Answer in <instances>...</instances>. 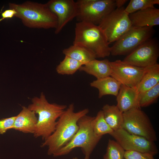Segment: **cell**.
<instances>
[{"mask_svg":"<svg viewBox=\"0 0 159 159\" xmlns=\"http://www.w3.org/2000/svg\"><path fill=\"white\" fill-rule=\"evenodd\" d=\"M89 112V109L85 108L75 112L73 104L69 106L57 120L54 132L41 145L48 147V155H53L72 139L79 129L78 121Z\"/></svg>","mask_w":159,"mask_h":159,"instance_id":"cell-1","label":"cell"},{"mask_svg":"<svg viewBox=\"0 0 159 159\" xmlns=\"http://www.w3.org/2000/svg\"><path fill=\"white\" fill-rule=\"evenodd\" d=\"M38 115L37 121L34 136L41 137L44 140L50 136L55 130L58 119L67 106L65 105L49 103L43 92L39 97H35L32 103L27 107Z\"/></svg>","mask_w":159,"mask_h":159,"instance_id":"cell-2","label":"cell"},{"mask_svg":"<svg viewBox=\"0 0 159 159\" xmlns=\"http://www.w3.org/2000/svg\"><path fill=\"white\" fill-rule=\"evenodd\" d=\"M9 6L10 9L15 10L14 16L20 19L25 26L46 29H55L57 27V17L46 3L27 1L21 4L10 3Z\"/></svg>","mask_w":159,"mask_h":159,"instance_id":"cell-3","label":"cell"},{"mask_svg":"<svg viewBox=\"0 0 159 159\" xmlns=\"http://www.w3.org/2000/svg\"><path fill=\"white\" fill-rule=\"evenodd\" d=\"M73 44L88 49L96 58H104L110 54V47L103 32L98 25L78 22L75 27Z\"/></svg>","mask_w":159,"mask_h":159,"instance_id":"cell-4","label":"cell"},{"mask_svg":"<svg viewBox=\"0 0 159 159\" xmlns=\"http://www.w3.org/2000/svg\"><path fill=\"white\" fill-rule=\"evenodd\" d=\"M94 117L87 115L78 120V130L72 139L53 155L56 157L66 155L73 149L80 147L84 154V159H89L90 155L101 139L96 135L91 126Z\"/></svg>","mask_w":159,"mask_h":159,"instance_id":"cell-5","label":"cell"},{"mask_svg":"<svg viewBox=\"0 0 159 159\" xmlns=\"http://www.w3.org/2000/svg\"><path fill=\"white\" fill-rule=\"evenodd\" d=\"M123 114L122 128L151 141L157 140L156 133L149 118L140 108H133Z\"/></svg>","mask_w":159,"mask_h":159,"instance_id":"cell-6","label":"cell"},{"mask_svg":"<svg viewBox=\"0 0 159 159\" xmlns=\"http://www.w3.org/2000/svg\"><path fill=\"white\" fill-rule=\"evenodd\" d=\"M76 2L78 22L96 25L116 8L114 0H78Z\"/></svg>","mask_w":159,"mask_h":159,"instance_id":"cell-7","label":"cell"},{"mask_svg":"<svg viewBox=\"0 0 159 159\" xmlns=\"http://www.w3.org/2000/svg\"><path fill=\"white\" fill-rule=\"evenodd\" d=\"M155 32L153 27L132 26L110 47V54L116 56L129 54L141 44L152 38Z\"/></svg>","mask_w":159,"mask_h":159,"instance_id":"cell-8","label":"cell"},{"mask_svg":"<svg viewBox=\"0 0 159 159\" xmlns=\"http://www.w3.org/2000/svg\"><path fill=\"white\" fill-rule=\"evenodd\" d=\"M98 25L109 44L118 40L132 26L129 14L123 7L115 9L105 17Z\"/></svg>","mask_w":159,"mask_h":159,"instance_id":"cell-9","label":"cell"},{"mask_svg":"<svg viewBox=\"0 0 159 159\" xmlns=\"http://www.w3.org/2000/svg\"><path fill=\"white\" fill-rule=\"evenodd\" d=\"M159 56L158 41L152 37L138 46L122 61L133 66L145 68L157 64Z\"/></svg>","mask_w":159,"mask_h":159,"instance_id":"cell-10","label":"cell"},{"mask_svg":"<svg viewBox=\"0 0 159 159\" xmlns=\"http://www.w3.org/2000/svg\"><path fill=\"white\" fill-rule=\"evenodd\" d=\"M125 151H135L151 154L154 156L158 153L154 142L130 133L122 128L114 131L110 135Z\"/></svg>","mask_w":159,"mask_h":159,"instance_id":"cell-11","label":"cell"},{"mask_svg":"<svg viewBox=\"0 0 159 159\" xmlns=\"http://www.w3.org/2000/svg\"><path fill=\"white\" fill-rule=\"evenodd\" d=\"M111 67L110 76L121 85L136 87L147 67H138L118 59L110 62Z\"/></svg>","mask_w":159,"mask_h":159,"instance_id":"cell-12","label":"cell"},{"mask_svg":"<svg viewBox=\"0 0 159 159\" xmlns=\"http://www.w3.org/2000/svg\"><path fill=\"white\" fill-rule=\"evenodd\" d=\"M46 4L57 19L56 34L59 33L68 22L77 16V6L73 0H51Z\"/></svg>","mask_w":159,"mask_h":159,"instance_id":"cell-13","label":"cell"},{"mask_svg":"<svg viewBox=\"0 0 159 159\" xmlns=\"http://www.w3.org/2000/svg\"><path fill=\"white\" fill-rule=\"evenodd\" d=\"M132 26L145 27L159 25V9L150 7L129 14Z\"/></svg>","mask_w":159,"mask_h":159,"instance_id":"cell-14","label":"cell"},{"mask_svg":"<svg viewBox=\"0 0 159 159\" xmlns=\"http://www.w3.org/2000/svg\"><path fill=\"white\" fill-rule=\"evenodd\" d=\"M139 96L136 87L121 85L116 96V105L122 113L133 108H140Z\"/></svg>","mask_w":159,"mask_h":159,"instance_id":"cell-15","label":"cell"},{"mask_svg":"<svg viewBox=\"0 0 159 159\" xmlns=\"http://www.w3.org/2000/svg\"><path fill=\"white\" fill-rule=\"evenodd\" d=\"M16 116L11 129L24 133L34 134L37 121V118L34 112L28 107L23 106L21 111Z\"/></svg>","mask_w":159,"mask_h":159,"instance_id":"cell-16","label":"cell"},{"mask_svg":"<svg viewBox=\"0 0 159 159\" xmlns=\"http://www.w3.org/2000/svg\"><path fill=\"white\" fill-rule=\"evenodd\" d=\"M109 60H92L80 68L79 70L92 75L97 79L110 76L111 67Z\"/></svg>","mask_w":159,"mask_h":159,"instance_id":"cell-17","label":"cell"},{"mask_svg":"<svg viewBox=\"0 0 159 159\" xmlns=\"http://www.w3.org/2000/svg\"><path fill=\"white\" fill-rule=\"evenodd\" d=\"M91 87L98 90V98L111 95L116 96L121 84L112 77L109 76L102 78L97 79L90 83Z\"/></svg>","mask_w":159,"mask_h":159,"instance_id":"cell-18","label":"cell"},{"mask_svg":"<svg viewBox=\"0 0 159 159\" xmlns=\"http://www.w3.org/2000/svg\"><path fill=\"white\" fill-rule=\"evenodd\" d=\"M159 83V64L148 67L136 87L139 95Z\"/></svg>","mask_w":159,"mask_h":159,"instance_id":"cell-19","label":"cell"},{"mask_svg":"<svg viewBox=\"0 0 159 159\" xmlns=\"http://www.w3.org/2000/svg\"><path fill=\"white\" fill-rule=\"evenodd\" d=\"M102 110L105 121L113 131L122 128L123 113L116 105L105 104Z\"/></svg>","mask_w":159,"mask_h":159,"instance_id":"cell-20","label":"cell"},{"mask_svg":"<svg viewBox=\"0 0 159 159\" xmlns=\"http://www.w3.org/2000/svg\"><path fill=\"white\" fill-rule=\"evenodd\" d=\"M65 56L69 57L84 65L96 59L95 54L88 49L82 46L74 44L62 51Z\"/></svg>","mask_w":159,"mask_h":159,"instance_id":"cell-21","label":"cell"},{"mask_svg":"<svg viewBox=\"0 0 159 159\" xmlns=\"http://www.w3.org/2000/svg\"><path fill=\"white\" fill-rule=\"evenodd\" d=\"M93 130L97 136L102 137L105 135L111 134L113 131L105 121L102 110H100L91 122Z\"/></svg>","mask_w":159,"mask_h":159,"instance_id":"cell-22","label":"cell"},{"mask_svg":"<svg viewBox=\"0 0 159 159\" xmlns=\"http://www.w3.org/2000/svg\"><path fill=\"white\" fill-rule=\"evenodd\" d=\"M84 64L69 57L65 56L64 59L57 66V72L61 75H72Z\"/></svg>","mask_w":159,"mask_h":159,"instance_id":"cell-23","label":"cell"},{"mask_svg":"<svg viewBox=\"0 0 159 159\" xmlns=\"http://www.w3.org/2000/svg\"><path fill=\"white\" fill-rule=\"evenodd\" d=\"M139 96L140 108L146 107L155 102L159 97V83Z\"/></svg>","mask_w":159,"mask_h":159,"instance_id":"cell-24","label":"cell"},{"mask_svg":"<svg viewBox=\"0 0 159 159\" xmlns=\"http://www.w3.org/2000/svg\"><path fill=\"white\" fill-rule=\"evenodd\" d=\"M125 151L115 140L109 139L103 159H123Z\"/></svg>","mask_w":159,"mask_h":159,"instance_id":"cell-25","label":"cell"},{"mask_svg":"<svg viewBox=\"0 0 159 159\" xmlns=\"http://www.w3.org/2000/svg\"><path fill=\"white\" fill-rule=\"evenodd\" d=\"M159 4V0H131L125 10L130 14L140 10L154 7V5Z\"/></svg>","mask_w":159,"mask_h":159,"instance_id":"cell-26","label":"cell"},{"mask_svg":"<svg viewBox=\"0 0 159 159\" xmlns=\"http://www.w3.org/2000/svg\"><path fill=\"white\" fill-rule=\"evenodd\" d=\"M124 158L125 159H155L151 154L135 151H125Z\"/></svg>","mask_w":159,"mask_h":159,"instance_id":"cell-27","label":"cell"},{"mask_svg":"<svg viewBox=\"0 0 159 159\" xmlns=\"http://www.w3.org/2000/svg\"><path fill=\"white\" fill-rule=\"evenodd\" d=\"M16 117L12 116L0 120V134H3L7 130L11 129Z\"/></svg>","mask_w":159,"mask_h":159,"instance_id":"cell-28","label":"cell"},{"mask_svg":"<svg viewBox=\"0 0 159 159\" xmlns=\"http://www.w3.org/2000/svg\"><path fill=\"white\" fill-rule=\"evenodd\" d=\"M2 18L0 19V22L5 19L11 18L14 16L16 12L13 9H9L1 12Z\"/></svg>","mask_w":159,"mask_h":159,"instance_id":"cell-29","label":"cell"},{"mask_svg":"<svg viewBox=\"0 0 159 159\" xmlns=\"http://www.w3.org/2000/svg\"><path fill=\"white\" fill-rule=\"evenodd\" d=\"M128 1L127 0H115V3L116 8H120L123 6Z\"/></svg>","mask_w":159,"mask_h":159,"instance_id":"cell-30","label":"cell"},{"mask_svg":"<svg viewBox=\"0 0 159 159\" xmlns=\"http://www.w3.org/2000/svg\"><path fill=\"white\" fill-rule=\"evenodd\" d=\"M73 159H79L77 157H75V158H73Z\"/></svg>","mask_w":159,"mask_h":159,"instance_id":"cell-31","label":"cell"}]
</instances>
